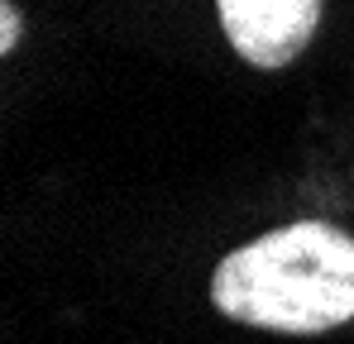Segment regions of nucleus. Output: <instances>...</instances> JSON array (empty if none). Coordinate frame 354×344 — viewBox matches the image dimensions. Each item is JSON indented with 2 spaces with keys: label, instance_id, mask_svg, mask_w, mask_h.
I'll list each match as a JSON object with an SVG mask.
<instances>
[{
  "label": "nucleus",
  "instance_id": "obj_2",
  "mask_svg": "<svg viewBox=\"0 0 354 344\" xmlns=\"http://www.w3.org/2000/svg\"><path fill=\"white\" fill-rule=\"evenodd\" d=\"M221 29L249 67H288L321 24V0H216Z\"/></svg>",
  "mask_w": 354,
  "mask_h": 344
},
{
  "label": "nucleus",
  "instance_id": "obj_1",
  "mask_svg": "<svg viewBox=\"0 0 354 344\" xmlns=\"http://www.w3.org/2000/svg\"><path fill=\"white\" fill-rule=\"evenodd\" d=\"M211 301L254 330L326 335L354 321V239L330 220L268 229L221 258Z\"/></svg>",
  "mask_w": 354,
  "mask_h": 344
},
{
  "label": "nucleus",
  "instance_id": "obj_3",
  "mask_svg": "<svg viewBox=\"0 0 354 344\" xmlns=\"http://www.w3.org/2000/svg\"><path fill=\"white\" fill-rule=\"evenodd\" d=\"M19 29H24V19H19L15 0H5V5H0V53H15V44H19Z\"/></svg>",
  "mask_w": 354,
  "mask_h": 344
}]
</instances>
